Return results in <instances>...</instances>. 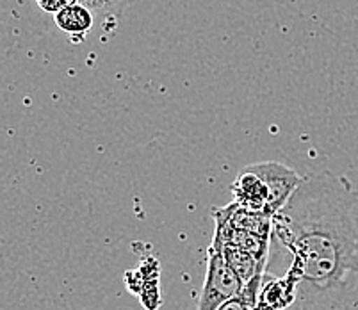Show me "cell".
<instances>
[{"label":"cell","mask_w":358,"mask_h":310,"mask_svg":"<svg viewBox=\"0 0 358 310\" xmlns=\"http://www.w3.org/2000/svg\"><path fill=\"white\" fill-rule=\"evenodd\" d=\"M291 257L287 310H358V188L331 171L308 173L273 216L271 250Z\"/></svg>","instance_id":"1"},{"label":"cell","mask_w":358,"mask_h":310,"mask_svg":"<svg viewBox=\"0 0 358 310\" xmlns=\"http://www.w3.org/2000/svg\"><path fill=\"white\" fill-rule=\"evenodd\" d=\"M243 287V280L224 257L220 241L213 237L209 253H207L203 289L198 298L196 310H217L223 303L239 295Z\"/></svg>","instance_id":"2"},{"label":"cell","mask_w":358,"mask_h":310,"mask_svg":"<svg viewBox=\"0 0 358 310\" xmlns=\"http://www.w3.org/2000/svg\"><path fill=\"white\" fill-rule=\"evenodd\" d=\"M250 168L264 178L269 189V205L268 216L273 218L280 209L289 202L292 192L299 185L301 178L299 173L294 171L291 166L282 164V162L268 161V162H255L250 164Z\"/></svg>","instance_id":"3"},{"label":"cell","mask_w":358,"mask_h":310,"mask_svg":"<svg viewBox=\"0 0 358 310\" xmlns=\"http://www.w3.org/2000/svg\"><path fill=\"white\" fill-rule=\"evenodd\" d=\"M234 202L250 211L262 212L268 216L269 189L260 175H257L250 166L243 168L232 184Z\"/></svg>","instance_id":"4"},{"label":"cell","mask_w":358,"mask_h":310,"mask_svg":"<svg viewBox=\"0 0 358 310\" xmlns=\"http://www.w3.org/2000/svg\"><path fill=\"white\" fill-rule=\"evenodd\" d=\"M55 25L70 36H84L93 27V13L83 2L66 6L59 13H55Z\"/></svg>","instance_id":"5"},{"label":"cell","mask_w":358,"mask_h":310,"mask_svg":"<svg viewBox=\"0 0 358 310\" xmlns=\"http://www.w3.org/2000/svg\"><path fill=\"white\" fill-rule=\"evenodd\" d=\"M257 302H259V296L250 295L246 290H241L239 295L234 296L227 303H223L217 310H260Z\"/></svg>","instance_id":"6"},{"label":"cell","mask_w":358,"mask_h":310,"mask_svg":"<svg viewBox=\"0 0 358 310\" xmlns=\"http://www.w3.org/2000/svg\"><path fill=\"white\" fill-rule=\"evenodd\" d=\"M79 0H36L38 8L43 9L45 13H59L61 9H64L66 6L77 4Z\"/></svg>","instance_id":"7"},{"label":"cell","mask_w":358,"mask_h":310,"mask_svg":"<svg viewBox=\"0 0 358 310\" xmlns=\"http://www.w3.org/2000/svg\"><path fill=\"white\" fill-rule=\"evenodd\" d=\"M118 2H123V0H83V4H86L87 8L93 11H100V9H106V8H113L115 4Z\"/></svg>","instance_id":"8"}]
</instances>
